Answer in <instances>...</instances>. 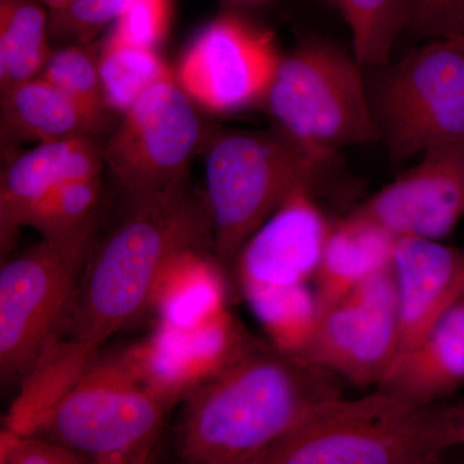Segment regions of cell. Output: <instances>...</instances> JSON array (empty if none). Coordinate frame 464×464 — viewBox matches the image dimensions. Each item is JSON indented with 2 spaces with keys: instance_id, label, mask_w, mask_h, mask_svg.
I'll use <instances>...</instances> for the list:
<instances>
[{
  "instance_id": "obj_15",
  "label": "cell",
  "mask_w": 464,
  "mask_h": 464,
  "mask_svg": "<svg viewBox=\"0 0 464 464\" xmlns=\"http://www.w3.org/2000/svg\"><path fill=\"white\" fill-rule=\"evenodd\" d=\"M102 146L91 136L39 143L14 158L0 179V246L8 253L34 209L54 188L102 176Z\"/></svg>"
},
{
  "instance_id": "obj_2",
  "label": "cell",
  "mask_w": 464,
  "mask_h": 464,
  "mask_svg": "<svg viewBox=\"0 0 464 464\" xmlns=\"http://www.w3.org/2000/svg\"><path fill=\"white\" fill-rule=\"evenodd\" d=\"M130 203V213L91 249L67 323L72 337L97 347L151 308L164 268L183 250L199 248L212 231L185 181Z\"/></svg>"
},
{
  "instance_id": "obj_29",
  "label": "cell",
  "mask_w": 464,
  "mask_h": 464,
  "mask_svg": "<svg viewBox=\"0 0 464 464\" xmlns=\"http://www.w3.org/2000/svg\"><path fill=\"white\" fill-rule=\"evenodd\" d=\"M408 30L423 39L464 36V0H408Z\"/></svg>"
},
{
  "instance_id": "obj_32",
  "label": "cell",
  "mask_w": 464,
  "mask_h": 464,
  "mask_svg": "<svg viewBox=\"0 0 464 464\" xmlns=\"http://www.w3.org/2000/svg\"><path fill=\"white\" fill-rule=\"evenodd\" d=\"M226 2L231 3L234 5H239V7H256V5H265V3L270 2V0H226Z\"/></svg>"
},
{
  "instance_id": "obj_13",
  "label": "cell",
  "mask_w": 464,
  "mask_h": 464,
  "mask_svg": "<svg viewBox=\"0 0 464 464\" xmlns=\"http://www.w3.org/2000/svg\"><path fill=\"white\" fill-rule=\"evenodd\" d=\"M393 237L441 241L464 218V157L432 154L356 209Z\"/></svg>"
},
{
  "instance_id": "obj_27",
  "label": "cell",
  "mask_w": 464,
  "mask_h": 464,
  "mask_svg": "<svg viewBox=\"0 0 464 464\" xmlns=\"http://www.w3.org/2000/svg\"><path fill=\"white\" fill-rule=\"evenodd\" d=\"M133 0H74L63 11L50 14L51 38L90 44L103 29L114 25Z\"/></svg>"
},
{
  "instance_id": "obj_23",
  "label": "cell",
  "mask_w": 464,
  "mask_h": 464,
  "mask_svg": "<svg viewBox=\"0 0 464 464\" xmlns=\"http://www.w3.org/2000/svg\"><path fill=\"white\" fill-rule=\"evenodd\" d=\"M244 297L275 348L293 356L306 348L320 317L316 293L308 285L253 290Z\"/></svg>"
},
{
  "instance_id": "obj_34",
  "label": "cell",
  "mask_w": 464,
  "mask_h": 464,
  "mask_svg": "<svg viewBox=\"0 0 464 464\" xmlns=\"http://www.w3.org/2000/svg\"><path fill=\"white\" fill-rule=\"evenodd\" d=\"M132 464H151V460H143V462H137Z\"/></svg>"
},
{
  "instance_id": "obj_20",
  "label": "cell",
  "mask_w": 464,
  "mask_h": 464,
  "mask_svg": "<svg viewBox=\"0 0 464 464\" xmlns=\"http://www.w3.org/2000/svg\"><path fill=\"white\" fill-rule=\"evenodd\" d=\"M159 325L188 331L226 313L221 270L199 248L179 253L159 277L151 308Z\"/></svg>"
},
{
  "instance_id": "obj_7",
  "label": "cell",
  "mask_w": 464,
  "mask_h": 464,
  "mask_svg": "<svg viewBox=\"0 0 464 464\" xmlns=\"http://www.w3.org/2000/svg\"><path fill=\"white\" fill-rule=\"evenodd\" d=\"M169 411L121 355L99 357L32 435L88 463L143 462L151 460Z\"/></svg>"
},
{
  "instance_id": "obj_5",
  "label": "cell",
  "mask_w": 464,
  "mask_h": 464,
  "mask_svg": "<svg viewBox=\"0 0 464 464\" xmlns=\"http://www.w3.org/2000/svg\"><path fill=\"white\" fill-rule=\"evenodd\" d=\"M332 163L307 154L275 128L222 133L208 150L207 212L222 261L237 258L249 237L299 188H313Z\"/></svg>"
},
{
  "instance_id": "obj_31",
  "label": "cell",
  "mask_w": 464,
  "mask_h": 464,
  "mask_svg": "<svg viewBox=\"0 0 464 464\" xmlns=\"http://www.w3.org/2000/svg\"><path fill=\"white\" fill-rule=\"evenodd\" d=\"M44 7L50 9V14L52 12L63 11L66 7H69L74 0H39Z\"/></svg>"
},
{
  "instance_id": "obj_25",
  "label": "cell",
  "mask_w": 464,
  "mask_h": 464,
  "mask_svg": "<svg viewBox=\"0 0 464 464\" xmlns=\"http://www.w3.org/2000/svg\"><path fill=\"white\" fill-rule=\"evenodd\" d=\"M102 176L63 183L43 199L27 219L26 227L43 239H72L94 234Z\"/></svg>"
},
{
  "instance_id": "obj_33",
  "label": "cell",
  "mask_w": 464,
  "mask_h": 464,
  "mask_svg": "<svg viewBox=\"0 0 464 464\" xmlns=\"http://www.w3.org/2000/svg\"><path fill=\"white\" fill-rule=\"evenodd\" d=\"M424 464H447L442 459L435 460V462L424 463Z\"/></svg>"
},
{
  "instance_id": "obj_19",
  "label": "cell",
  "mask_w": 464,
  "mask_h": 464,
  "mask_svg": "<svg viewBox=\"0 0 464 464\" xmlns=\"http://www.w3.org/2000/svg\"><path fill=\"white\" fill-rule=\"evenodd\" d=\"M99 350L72 335L52 342L21 378L20 392L5 414L3 429L32 435L99 359Z\"/></svg>"
},
{
  "instance_id": "obj_3",
  "label": "cell",
  "mask_w": 464,
  "mask_h": 464,
  "mask_svg": "<svg viewBox=\"0 0 464 464\" xmlns=\"http://www.w3.org/2000/svg\"><path fill=\"white\" fill-rule=\"evenodd\" d=\"M464 445V404L414 405L377 390L326 402L257 464H424Z\"/></svg>"
},
{
  "instance_id": "obj_4",
  "label": "cell",
  "mask_w": 464,
  "mask_h": 464,
  "mask_svg": "<svg viewBox=\"0 0 464 464\" xmlns=\"http://www.w3.org/2000/svg\"><path fill=\"white\" fill-rule=\"evenodd\" d=\"M362 69L355 57L320 39L283 54L264 101L275 128L328 163L348 146L380 142Z\"/></svg>"
},
{
  "instance_id": "obj_26",
  "label": "cell",
  "mask_w": 464,
  "mask_h": 464,
  "mask_svg": "<svg viewBox=\"0 0 464 464\" xmlns=\"http://www.w3.org/2000/svg\"><path fill=\"white\" fill-rule=\"evenodd\" d=\"M100 44H69L52 52L39 75L105 123L106 105L99 70Z\"/></svg>"
},
{
  "instance_id": "obj_8",
  "label": "cell",
  "mask_w": 464,
  "mask_h": 464,
  "mask_svg": "<svg viewBox=\"0 0 464 464\" xmlns=\"http://www.w3.org/2000/svg\"><path fill=\"white\" fill-rule=\"evenodd\" d=\"M93 234L43 239L0 270V373L23 378L72 315Z\"/></svg>"
},
{
  "instance_id": "obj_22",
  "label": "cell",
  "mask_w": 464,
  "mask_h": 464,
  "mask_svg": "<svg viewBox=\"0 0 464 464\" xmlns=\"http://www.w3.org/2000/svg\"><path fill=\"white\" fill-rule=\"evenodd\" d=\"M99 70L106 105L121 114L152 85L176 75L157 50L130 44L111 32L100 43Z\"/></svg>"
},
{
  "instance_id": "obj_14",
  "label": "cell",
  "mask_w": 464,
  "mask_h": 464,
  "mask_svg": "<svg viewBox=\"0 0 464 464\" xmlns=\"http://www.w3.org/2000/svg\"><path fill=\"white\" fill-rule=\"evenodd\" d=\"M392 274L398 293L400 356L420 343L440 317L464 297V250L441 241L400 237Z\"/></svg>"
},
{
  "instance_id": "obj_6",
  "label": "cell",
  "mask_w": 464,
  "mask_h": 464,
  "mask_svg": "<svg viewBox=\"0 0 464 464\" xmlns=\"http://www.w3.org/2000/svg\"><path fill=\"white\" fill-rule=\"evenodd\" d=\"M384 67L371 97L390 157H464V36L432 39Z\"/></svg>"
},
{
  "instance_id": "obj_16",
  "label": "cell",
  "mask_w": 464,
  "mask_h": 464,
  "mask_svg": "<svg viewBox=\"0 0 464 464\" xmlns=\"http://www.w3.org/2000/svg\"><path fill=\"white\" fill-rule=\"evenodd\" d=\"M464 384V297L413 348L396 357L377 390L414 405L439 404Z\"/></svg>"
},
{
  "instance_id": "obj_1",
  "label": "cell",
  "mask_w": 464,
  "mask_h": 464,
  "mask_svg": "<svg viewBox=\"0 0 464 464\" xmlns=\"http://www.w3.org/2000/svg\"><path fill=\"white\" fill-rule=\"evenodd\" d=\"M341 380L253 342L186 398L177 436L182 464H257L307 415L342 398Z\"/></svg>"
},
{
  "instance_id": "obj_17",
  "label": "cell",
  "mask_w": 464,
  "mask_h": 464,
  "mask_svg": "<svg viewBox=\"0 0 464 464\" xmlns=\"http://www.w3.org/2000/svg\"><path fill=\"white\" fill-rule=\"evenodd\" d=\"M396 240L356 210L333 225L315 276L320 311L390 271Z\"/></svg>"
},
{
  "instance_id": "obj_9",
  "label": "cell",
  "mask_w": 464,
  "mask_h": 464,
  "mask_svg": "<svg viewBox=\"0 0 464 464\" xmlns=\"http://www.w3.org/2000/svg\"><path fill=\"white\" fill-rule=\"evenodd\" d=\"M197 106L174 75L152 85L121 114L102 145V158L130 200L185 181L201 139Z\"/></svg>"
},
{
  "instance_id": "obj_12",
  "label": "cell",
  "mask_w": 464,
  "mask_h": 464,
  "mask_svg": "<svg viewBox=\"0 0 464 464\" xmlns=\"http://www.w3.org/2000/svg\"><path fill=\"white\" fill-rule=\"evenodd\" d=\"M313 188H299L258 228L237 256L244 293L295 288L315 279L331 234Z\"/></svg>"
},
{
  "instance_id": "obj_24",
  "label": "cell",
  "mask_w": 464,
  "mask_h": 464,
  "mask_svg": "<svg viewBox=\"0 0 464 464\" xmlns=\"http://www.w3.org/2000/svg\"><path fill=\"white\" fill-rule=\"evenodd\" d=\"M353 35V57L362 67L389 65L400 34L408 30V0H331Z\"/></svg>"
},
{
  "instance_id": "obj_30",
  "label": "cell",
  "mask_w": 464,
  "mask_h": 464,
  "mask_svg": "<svg viewBox=\"0 0 464 464\" xmlns=\"http://www.w3.org/2000/svg\"><path fill=\"white\" fill-rule=\"evenodd\" d=\"M0 464H94L72 451L35 435H17L2 430Z\"/></svg>"
},
{
  "instance_id": "obj_28",
  "label": "cell",
  "mask_w": 464,
  "mask_h": 464,
  "mask_svg": "<svg viewBox=\"0 0 464 464\" xmlns=\"http://www.w3.org/2000/svg\"><path fill=\"white\" fill-rule=\"evenodd\" d=\"M173 5L174 0H133L111 33L130 44L158 51L169 30Z\"/></svg>"
},
{
  "instance_id": "obj_21",
  "label": "cell",
  "mask_w": 464,
  "mask_h": 464,
  "mask_svg": "<svg viewBox=\"0 0 464 464\" xmlns=\"http://www.w3.org/2000/svg\"><path fill=\"white\" fill-rule=\"evenodd\" d=\"M50 14L39 0H0V90L38 78L47 65Z\"/></svg>"
},
{
  "instance_id": "obj_18",
  "label": "cell",
  "mask_w": 464,
  "mask_h": 464,
  "mask_svg": "<svg viewBox=\"0 0 464 464\" xmlns=\"http://www.w3.org/2000/svg\"><path fill=\"white\" fill-rule=\"evenodd\" d=\"M103 124L41 76L2 92V133L8 143L92 137Z\"/></svg>"
},
{
  "instance_id": "obj_10",
  "label": "cell",
  "mask_w": 464,
  "mask_h": 464,
  "mask_svg": "<svg viewBox=\"0 0 464 464\" xmlns=\"http://www.w3.org/2000/svg\"><path fill=\"white\" fill-rule=\"evenodd\" d=\"M282 56L273 32L224 14L201 30L174 72L198 106L227 114L264 103Z\"/></svg>"
},
{
  "instance_id": "obj_11",
  "label": "cell",
  "mask_w": 464,
  "mask_h": 464,
  "mask_svg": "<svg viewBox=\"0 0 464 464\" xmlns=\"http://www.w3.org/2000/svg\"><path fill=\"white\" fill-rule=\"evenodd\" d=\"M399 353V304L392 268L320 311L297 357L359 387L378 386Z\"/></svg>"
}]
</instances>
